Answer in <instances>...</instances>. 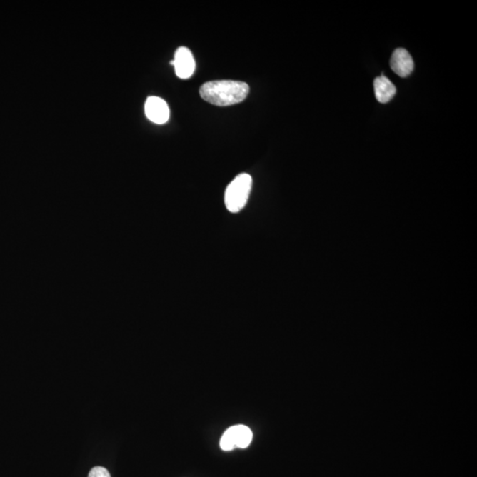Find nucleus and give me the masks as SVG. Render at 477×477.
Instances as JSON below:
<instances>
[{
  "label": "nucleus",
  "mask_w": 477,
  "mask_h": 477,
  "mask_svg": "<svg viewBox=\"0 0 477 477\" xmlns=\"http://www.w3.org/2000/svg\"><path fill=\"white\" fill-rule=\"evenodd\" d=\"M249 86L241 81L219 80L208 81L200 88V96L205 101L217 106H229L241 103L247 98Z\"/></svg>",
  "instance_id": "1"
},
{
  "label": "nucleus",
  "mask_w": 477,
  "mask_h": 477,
  "mask_svg": "<svg viewBox=\"0 0 477 477\" xmlns=\"http://www.w3.org/2000/svg\"><path fill=\"white\" fill-rule=\"evenodd\" d=\"M252 188V178L248 174H241L227 186L225 204L230 212L237 214L247 204Z\"/></svg>",
  "instance_id": "2"
},
{
  "label": "nucleus",
  "mask_w": 477,
  "mask_h": 477,
  "mask_svg": "<svg viewBox=\"0 0 477 477\" xmlns=\"http://www.w3.org/2000/svg\"><path fill=\"white\" fill-rule=\"evenodd\" d=\"M253 433L248 426H236L229 428L221 439V448L223 451H232L234 448L244 449L251 445Z\"/></svg>",
  "instance_id": "3"
},
{
  "label": "nucleus",
  "mask_w": 477,
  "mask_h": 477,
  "mask_svg": "<svg viewBox=\"0 0 477 477\" xmlns=\"http://www.w3.org/2000/svg\"><path fill=\"white\" fill-rule=\"evenodd\" d=\"M174 69L177 76L181 79H189L196 69L195 59L191 51L184 46L178 48L174 55Z\"/></svg>",
  "instance_id": "4"
},
{
  "label": "nucleus",
  "mask_w": 477,
  "mask_h": 477,
  "mask_svg": "<svg viewBox=\"0 0 477 477\" xmlns=\"http://www.w3.org/2000/svg\"><path fill=\"white\" fill-rule=\"evenodd\" d=\"M144 108L147 118L156 124H165L169 121L170 110L165 100L158 96H150Z\"/></svg>",
  "instance_id": "5"
},
{
  "label": "nucleus",
  "mask_w": 477,
  "mask_h": 477,
  "mask_svg": "<svg viewBox=\"0 0 477 477\" xmlns=\"http://www.w3.org/2000/svg\"><path fill=\"white\" fill-rule=\"evenodd\" d=\"M391 68L401 77H408L413 70V61L407 50L398 48L393 51L391 58Z\"/></svg>",
  "instance_id": "6"
},
{
  "label": "nucleus",
  "mask_w": 477,
  "mask_h": 477,
  "mask_svg": "<svg viewBox=\"0 0 477 477\" xmlns=\"http://www.w3.org/2000/svg\"><path fill=\"white\" fill-rule=\"evenodd\" d=\"M374 91L376 99L379 103H389L396 95L397 89L388 78L381 76L374 81Z\"/></svg>",
  "instance_id": "7"
},
{
  "label": "nucleus",
  "mask_w": 477,
  "mask_h": 477,
  "mask_svg": "<svg viewBox=\"0 0 477 477\" xmlns=\"http://www.w3.org/2000/svg\"><path fill=\"white\" fill-rule=\"evenodd\" d=\"M88 477H111V475L106 468L95 467L89 472Z\"/></svg>",
  "instance_id": "8"
}]
</instances>
